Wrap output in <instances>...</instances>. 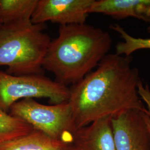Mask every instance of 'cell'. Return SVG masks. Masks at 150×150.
I'll return each mask as SVG.
<instances>
[{
	"label": "cell",
	"mask_w": 150,
	"mask_h": 150,
	"mask_svg": "<svg viewBox=\"0 0 150 150\" xmlns=\"http://www.w3.org/2000/svg\"><path fill=\"white\" fill-rule=\"evenodd\" d=\"M132 56L108 54L93 70L70 87V104L77 130L100 118L130 110L146 112L138 92L141 80Z\"/></svg>",
	"instance_id": "1"
},
{
	"label": "cell",
	"mask_w": 150,
	"mask_h": 150,
	"mask_svg": "<svg viewBox=\"0 0 150 150\" xmlns=\"http://www.w3.org/2000/svg\"><path fill=\"white\" fill-rule=\"evenodd\" d=\"M112 40L108 32L85 23L59 26L43 59V70L69 87L81 80L108 54Z\"/></svg>",
	"instance_id": "2"
},
{
	"label": "cell",
	"mask_w": 150,
	"mask_h": 150,
	"mask_svg": "<svg viewBox=\"0 0 150 150\" xmlns=\"http://www.w3.org/2000/svg\"><path fill=\"white\" fill-rule=\"evenodd\" d=\"M45 24L14 22L0 26V66L15 76L43 75V59L51 41Z\"/></svg>",
	"instance_id": "3"
},
{
	"label": "cell",
	"mask_w": 150,
	"mask_h": 150,
	"mask_svg": "<svg viewBox=\"0 0 150 150\" xmlns=\"http://www.w3.org/2000/svg\"><path fill=\"white\" fill-rule=\"evenodd\" d=\"M8 113L52 139L74 144L76 129L68 102L46 105L33 98H25L13 103Z\"/></svg>",
	"instance_id": "4"
},
{
	"label": "cell",
	"mask_w": 150,
	"mask_h": 150,
	"mask_svg": "<svg viewBox=\"0 0 150 150\" xmlns=\"http://www.w3.org/2000/svg\"><path fill=\"white\" fill-rule=\"evenodd\" d=\"M70 87L43 75L15 76L0 71V110L9 112L11 106L25 98H46L52 105L68 102Z\"/></svg>",
	"instance_id": "5"
},
{
	"label": "cell",
	"mask_w": 150,
	"mask_h": 150,
	"mask_svg": "<svg viewBox=\"0 0 150 150\" xmlns=\"http://www.w3.org/2000/svg\"><path fill=\"white\" fill-rule=\"evenodd\" d=\"M116 150H150V136L145 112L130 110L112 117Z\"/></svg>",
	"instance_id": "6"
},
{
	"label": "cell",
	"mask_w": 150,
	"mask_h": 150,
	"mask_svg": "<svg viewBox=\"0 0 150 150\" xmlns=\"http://www.w3.org/2000/svg\"><path fill=\"white\" fill-rule=\"evenodd\" d=\"M94 0H38L31 18L35 24L50 21L59 26L85 23Z\"/></svg>",
	"instance_id": "7"
},
{
	"label": "cell",
	"mask_w": 150,
	"mask_h": 150,
	"mask_svg": "<svg viewBox=\"0 0 150 150\" xmlns=\"http://www.w3.org/2000/svg\"><path fill=\"white\" fill-rule=\"evenodd\" d=\"M111 118H100L77 130L74 144L81 150H116Z\"/></svg>",
	"instance_id": "8"
},
{
	"label": "cell",
	"mask_w": 150,
	"mask_h": 150,
	"mask_svg": "<svg viewBox=\"0 0 150 150\" xmlns=\"http://www.w3.org/2000/svg\"><path fill=\"white\" fill-rule=\"evenodd\" d=\"M101 13L116 20L133 17L150 22V0H94L89 13Z\"/></svg>",
	"instance_id": "9"
},
{
	"label": "cell",
	"mask_w": 150,
	"mask_h": 150,
	"mask_svg": "<svg viewBox=\"0 0 150 150\" xmlns=\"http://www.w3.org/2000/svg\"><path fill=\"white\" fill-rule=\"evenodd\" d=\"M66 145L33 129L28 134L0 144V150H62Z\"/></svg>",
	"instance_id": "10"
},
{
	"label": "cell",
	"mask_w": 150,
	"mask_h": 150,
	"mask_svg": "<svg viewBox=\"0 0 150 150\" xmlns=\"http://www.w3.org/2000/svg\"><path fill=\"white\" fill-rule=\"evenodd\" d=\"M38 0H0L1 24L31 21Z\"/></svg>",
	"instance_id": "11"
},
{
	"label": "cell",
	"mask_w": 150,
	"mask_h": 150,
	"mask_svg": "<svg viewBox=\"0 0 150 150\" xmlns=\"http://www.w3.org/2000/svg\"><path fill=\"white\" fill-rule=\"evenodd\" d=\"M33 129L21 120L0 110V144L28 134Z\"/></svg>",
	"instance_id": "12"
},
{
	"label": "cell",
	"mask_w": 150,
	"mask_h": 150,
	"mask_svg": "<svg viewBox=\"0 0 150 150\" xmlns=\"http://www.w3.org/2000/svg\"><path fill=\"white\" fill-rule=\"evenodd\" d=\"M110 28L117 33L123 40L116 44L115 54L129 56L139 50L150 49V38H134L118 23L110 25Z\"/></svg>",
	"instance_id": "13"
},
{
	"label": "cell",
	"mask_w": 150,
	"mask_h": 150,
	"mask_svg": "<svg viewBox=\"0 0 150 150\" xmlns=\"http://www.w3.org/2000/svg\"><path fill=\"white\" fill-rule=\"evenodd\" d=\"M138 92L146 108V123L150 136V88L147 84H144L142 80L138 84Z\"/></svg>",
	"instance_id": "14"
},
{
	"label": "cell",
	"mask_w": 150,
	"mask_h": 150,
	"mask_svg": "<svg viewBox=\"0 0 150 150\" xmlns=\"http://www.w3.org/2000/svg\"><path fill=\"white\" fill-rule=\"evenodd\" d=\"M62 150H81L77 146L74 144H71L66 145Z\"/></svg>",
	"instance_id": "15"
},
{
	"label": "cell",
	"mask_w": 150,
	"mask_h": 150,
	"mask_svg": "<svg viewBox=\"0 0 150 150\" xmlns=\"http://www.w3.org/2000/svg\"><path fill=\"white\" fill-rule=\"evenodd\" d=\"M146 30H147V31L148 33H150V25L148 26V27H147V29H146Z\"/></svg>",
	"instance_id": "16"
},
{
	"label": "cell",
	"mask_w": 150,
	"mask_h": 150,
	"mask_svg": "<svg viewBox=\"0 0 150 150\" xmlns=\"http://www.w3.org/2000/svg\"><path fill=\"white\" fill-rule=\"evenodd\" d=\"M1 25H2V24H1V22H0V26H1Z\"/></svg>",
	"instance_id": "17"
}]
</instances>
